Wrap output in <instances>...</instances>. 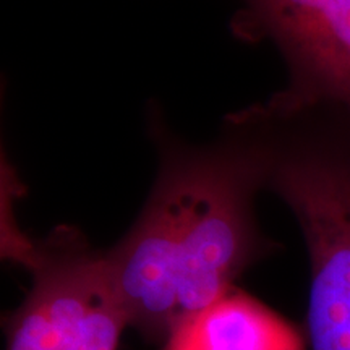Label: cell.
Returning <instances> with one entry per match:
<instances>
[{
	"instance_id": "obj_1",
	"label": "cell",
	"mask_w": 350,
	"mask_h": 350,
	"mask_svg": "<svg viewBox=\"0 0 350 350\" xmlns=\"http://www.w3.org/2000/svg\"><path fill=\"white\" fill-rule=\"evenodd\" d=\"M148 131L157 151L154 183L133 224L103 252L129 327L163 345L183 318L237 287L281 245L258 224L261 182L239 143L224 133L188 143L156 104Z\"/></svg>"
},
{
	"instance_id": "obj_2",
	"label": "cell",
	"mask_w": 350,
	"mask_h": 350,
	"mask_svg": "<svg viewBox=\"0 0 350 350\" xmlns=\"http://www.w3.org/2000/svg\"><path fill=\"white\" fill-rule=\"evenodd\" d=\"M221 131L287 204L310 260L308 350H350V112L275 93L227 113Z\"/></svg>"
},
{
	"instance_id": "obj_3",
	"label": "cell",
	"mask_w": 350,
	"mask_h": 350,
	"mask_svg": "<svg viewBox=\"0 0 350 350\" xmlns=\"http://www.w3.org/2000/svg\"><path fill=\"white\" fill-rule=\"evenodd\" d=\"M229 29L240 42L279 51L284 98L350 112V0H240Z\"/></svg>"
},
{
	"instance_id": "obj_4",
	"label": "cell",
	"mask_w": 350,
	"mask_h": 350,
	"mask_svg": "<svg viewBox=\"0 0 350 350\" xmlns=\"http://www.w3.org/2000/svg\"><path fill=\"white\" fill-rule=\"evenodd\" d=\"M29 273L28 295L5 318V350H67L107 284L104 252L59 226L38 240Z\"/></svg>"
},
{
	"instance_id": "obj_5",
	"label": "cell",
	"mask_w": 350,
	"mask_h": 350,
	"mask_svg": "<svg viewBox=\"0 0 350 350\" xmlns=\"http://www.w3.org/2000/svg\"><path fill=\"white\" fill-rule=\"evenodd\" d=\"M161 350H305V342L269 306L234 287L183 318Z\"/></svg>"
},
{
	"instance_id": "obj_6",
	"label": "cell",
	"mask_w": 350,
	"mask_h": 350,
	"mask_svg": "<svg viewBox=\"0 0 350 350\" xmlns=\"http://www.w3.org/2000/svg\"><path fill=\"white\" fill-rule=\"evenodd\" d=\"M126 327L129 318L107 275V284L94 300L67 350H117Z\"/></svg>"
}]
</instances>
